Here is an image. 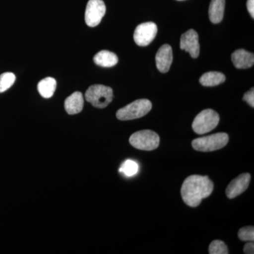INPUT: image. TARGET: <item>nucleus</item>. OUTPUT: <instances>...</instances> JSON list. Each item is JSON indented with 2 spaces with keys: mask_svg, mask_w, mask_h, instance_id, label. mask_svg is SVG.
Masks as SVG:
<instances>
[{
  "mask_svg": "<svg viewBox=\"0 0 254 254\" xmlns=\"http://www.w3.org/2000/svg\"><path fill=\"white\" fill-rule=\"evenodd\" d=\"M247 9L252 18H254V0H248L247 2Z\"/></svg>",
  "mask_w": 254,
  "mask_h": 254,
  "instance_id": "24",
  "label": "nucleus"
},
{
  "mask_svg": "<svg viewBox=\"0 0 254 254\" xmlns=\"http://www.w3.org/2000/svg\"><path fill=\"white\" fill-rule=\"evenodd\" d=\"M209 254H229L228 249L225 242L220 240H215L209 246Z\"/></svg>",
  "mask_w": 254,
  "mask_h": 254,
  "instance_id": "20",
  "label": "nucleus"
},
{
  "mask_svg": "<svg viewBox=\"0 0 254 254\" xmlns=\"http://www.w3.org/2000/svg\"><path fill=\"white\" fill-rule=\"evenodd\" d=\"M138 171V165L133 160H128L122 165L120 169V173L125 174L127 177H132Z\"/></svg>",
  "mask_w": 254,
  "mask_h": 254,
  "instance_id": "19",
  "label": "nucleus"
},
{
  "mask_svg": "<svg viewBox=\"0 0 254 254\" xmlns=\"http://www.w3.org/2000/svg\"><path fill=\"white\" fill-rule=\"evenodd\" d=\"M86 99L97 108H105L113 99V91L110 87L103 85H93L86 92Z\"/></svg>",
  "mask_w": 254,
  "mask_h": 254,
  "instance_id": "3",
  "label": "nucleus"
},
{
  "mask_svg": "<svg viewBox=\"0 0 254 254\" xmlns=\"http://www.w3.org/2000/svg\"><path fill=\"white\" fill-rule=\"evenodd\" d=\"M152 108V103L148 99L135 100L117 112L116 116L122 121L136 120L147 115Z\"/></svg>",
  "mask_w": 254,
  "mask_h": 254,
  "instance_id": "2",
  "label": "nucleus"
},
{
  "mask_svg": "<svg viewBox=\"0 0 254 254\" xmlns=\"http://www.w3.org/2000/svg\"><path fill=\"white\" fill-rule=\"evenodd\" d=\"M243 100L247 102L251 107L254 108V88H252L250 91L246 93L244 95Z\"/></svg>",
  "mask_w": 254,
  "mask_h": 254,
  "instance_id": "22",
  "label": "nucleus"
},
{
  "mask_svg": "<svg viewBox=\"0 0 254 254\" xmlns=\"http://www.w3.org/2000/svg\"><path fill=\"white\" fill-rule=\"evenodd\" d=\"M238 237L244 242H254V228L253 226L242 227L238 232Z\"/></svg>",
  "mask_w": 254,
  "mask_h": 254,
  "instance_id": "21",
  "label": "nucleus"
},
{
  "mask_svg": "<svg viewBox=\"0 0 254 254\" xmlns=\"http://www.w3.org/2000/svg\"><path fill=\"white\" fill-rule=\"evenodd\" d=\"M16 76L13 73L6 72L0 75V93L7 91L14 85Z\"/></svg>",
  "mask_w": 254,
  "mask_h": 254,
  "instance_id": "18",
  "label": "nucleus"
},
{
  "mask_svg": "<svg viewBox=\"0 0 254 254\" xmlns=\"http://www.w3.org/2000/svg\"><path fill=\"white\" fill-rule=\"evenodd\" d=\"M213 184L207 176L191 175L183 182L181 189L182 199L189 206H198L203 198L211 194Z\"/></svg>",
  "mask_w": 254,
  "mask_h": 254,
  "instance_id": "1",
  "label": "nucleus"
},
{
  "mask_svg": "<svg viewBox=\"0 0 254 254\" xmlns=\"http://www.w3.org/2000/svg\"><path fill=\"white\" fill-rule=\"evenodd\" d=\"M173 49L170 45L165 44L160 47L155 56L157 68L160 72L166 73L170 70L173 63Z\"/></svg>",
  "mask_w": 254,
  "mask_h": 254,
  "instance_id": "11",
  "label": "nucleus"
},
{
  "mask_svg": "<svg viewBox=\"0 0 254 254\" xmlns=\"http://www.w3.org/2000/svg\"><path fill=\"white\" fill-rule=\"evenodd\" d=\"M225 76L218 71H209L202 75L200 78V84L203 86L212 87L221 84L225 81Z\"/></svg>",
  "mask_w": 254,
  "mask_h": 254,
  "instance_id": "16",
  "label": "nucleus"
},
{
  "mask_svg": "<svg viewBox=\"0 0 254 254\" xmlns=\"http://www.w3.org/2000/svg\"><path fill=\"white\" fill-rule=\"evenodd\" d=\"M129 143L136 149L150 151L158 148L160 137L158 133L151 130H142L130 136Z\"/></svg>",
  "mask_w": 254,
  "mask_h": 254,
  "instance_id": "6",
  "label": "nucleus"
},
{
  "mask_svg": "<svg viewBox=\"0 0 254 254\" xmlns=\"http://www.w3.org/2000/svg\"><path fill=\"white\" fill-rule=\"evenodd\" d=\"M251 175L249 173H244L232 180L227 187V198H234L238 196L247 190L250 186Z\"/></svg>",
  "mask_w": 254,
  "mask_h": 254,
  "instance_id": "10",
  "label": "nucleus"
},
{
  "mask_svg": "<svg viewBox=\"0 0 254 254\" xmlns=\"http://www.w3.org/2000/svg\"><path fill=\"white\" fill-rule=\"evenodd\" d=\"M158 27L153 22L143 23L137 26L133 34V39L138 46H148L155 39Z\"/></svg>",
  "mask_w": 254,
  "mask_h": 254,
  "instance_id": "8",
  "label": "nucleus"
},
{
  "mask_svg": "<svg viewBox=\"0 0 254 254\" xmlns=\"http://www.w3.org/2000/svg\"><path fill=\"white\" fill-rule=\"evenodd\" d=\"M83 103H84V100H83V94L81 92H74L65 100V110L68 115H76L81 113L83 110Z\"/></svg>",
  "mask_w": 254,
  "mask_h": 254,
  "instance_id": "13",
  "label": "nucleus"
},
{
  "mask_svg": "<svg viewBox=\"0 0 254 254\" xmlns=\"http://www.w3.org/2000/svg\"><path fill=\"white\" fill-rule=\"evenodd\" d=\"M57 88V81L54 78L47 77L41 80L38 84V91L44 98H50L54 95Z\"/></svg>",
  "mask_w": 254,
  "mask_h": 254,
  "instance_id": "17",
  "label": "nucleus"
},
{
  "mask_svg": "<svg viewBox=\"0 0 254 254\" xmlns=\"http://www.w3.org/2000/svg\"><path fill=\"white\" fill-rule=\"evenodd\" d=\"M178 1H182V0H178Z\"/></svg>",
  "mask_w": 254,
  "mask_h": 254,
  "instance_id": "25",
  "label": "nucleus"
},
{
  "mask_svg": "<svg viewBox=\"0 0 254 254\" xmlns=\"http://www.w3.org/2000/svg\"><path fill=\"white\" fill-rule=\"evenodd\" d=\"M220 117L213 110L206 109L200 112L193 120L192 128L197 134H204L218 126Z\"/></svg>",
  "mask_w": 254,
  "mask_h": 254,
  "instance_id": "5",
  "label": "nucleus"
},
{
  "mask_svg": "<svg viewBox=\"0 0 254 254\" xmlns=\"http://www.w3.org/2000/svg\"><path fill=\"white\" fill-rule=\"evenodd\" d=\"M93 62L103 67H112L118 63V58L115 53L108 50H102L93 58Z\"/></svg>",
  "mask_w": 254,
  "mask_h": 254,
  "instance_id": "14",
  "label": "nucleus"
},
{
  "mask_svg": "<svg viewBox=\"0 0 254 254\" xmlns=\"http://www.w3.org/2000/svg\"><path fill=\"white\" fill-rule=\"evenodd\" d=\"M228 141L229 136L226 133H218L195 138L192 141V146L197 151L212 152L224 148Z\"/></svg>",
  "mask_w": 254,
  "mask_h": 254,
  "instance_id": "4",
  "label": "nucleus"
},
{
  "mask_svg": "<svg viewBox=\"0 0 254 254\" xmlns=\"http://www.w3.org/2000/svg\"><path fill=\"white\" fill-rule=\"evenodd\" d=\"M232 61L237 68H250L254 64V55L244 49L237 50L232 53Z\"/></svg>",
  "mask_w": 254,
  "mask_h": 254,
  "instance_id": "12",
  "label": "nucleus"
},
{
  "mask_svg": "<svg viewBox=\"0 0 254 254\" xmlns=\"http://www.w3.org/2000/svg\"><path fill=\"white\" fill-rule=\"evenodd\" d=\"M244 253L246 254H254V245L253 242H249L244 247Z\"/></svg>",
  "mask_w": 254,
  "mask_h": 254,
  "instance_id": "23",
  "label": "nucleus"
},
{
  "mask_svg": "<svg viewBox=\"0 0 254 254\" xmlns=\"http://www.w3.org/2000/svg\"><path fill=\"white\" fill-rule=\"evenodd\" d=\"M180 48L190 53L194 59L198 58L200 53V45L197 32L190 29L182 34L180 40Z\"/></svg>",
  "mask_w": 254,
  "mask_h": 254,
  "instance_id": "9",
  "label": "nucleus"
},
{
  "mask_svg": "<svg viewBox=\"0 0 254 254\" xmlns=\"http://www.w3.org/2000/svg\"><path fill=\"white\" fill-rule=\"evenodd\" d=\"M106 12V6L103 0H89L87 4L85 21L90 27H95L101 21Z\"/></svg>",
  "mask_w": 254,
  "mask_h": 254,
  "instance_id": "7",
  "label": "nucleus"
},
{
  "mask_svg": "<svg viewBox=\"0 0 254 254\" xmlns=\"http://www.w3.org/2000/svg\"><path fill=\"white\" fill-rule=\"evenodd\" d=\"M225 0H211L209 7V18L212 23L221 22L225 11Z\"/></svg>",
  "mask_w": 254,
  "mask_h": 254,
  "instance_id": "15",
  "label": "nucleus"
}]
</instances>
